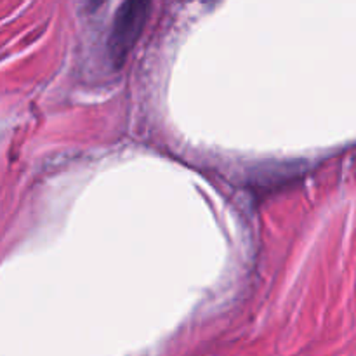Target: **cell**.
Segmentation results:
<instances>
[{"mask_svg":"<svg viewBox=\"0 0 356 356\" xmlns=\"http://www.w3.org/2000/svg\"><path fill=\"white\" fill-rule=\"evenodd\" d=\"M148 2H125L115 13L111 33L108 38L110 58L115 66H120L141 35L143 26L148 19Z\"/></svg>","mask_w":356,"mask_h":356,"instance_id":"obj_1","label":"cell"}]
</instances>
